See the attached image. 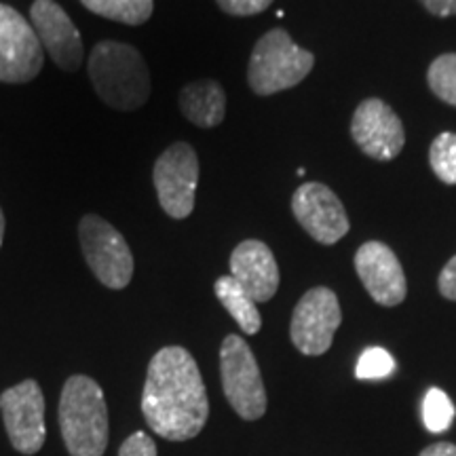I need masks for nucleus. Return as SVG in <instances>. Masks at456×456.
<instances>
[{"label": "nucleus", "mask_w": 456, "mask_h": 456, "mask_svg": "<svg viewBox=\"0 0 456 456\" xmlns=\"http://www.w3.org/2000/svg\"><path fill=\"white\" fill-rule=\"evenodd\" d=\"M142 414L148 427L169 442H188L209 416L205 383L195 357L184 346H163L148 363Z\"/></svg>", "instance_id": "nucleus-1"}, {"label": "nucleus", "mask_w": 456, "mask_h": 456, "mask_svg": "<svg viewBox=\"0 0 456 456\" xmlns=\"http://www.w3.org/2000/svg\"><path fill=\"white\" fill-rule=\"evenodd\" d=\"M87 70L95 94L114 110L131 112L151 98V70L140 51L127 43L102 41L95 45Z\"/></svg>", "instance_id": "nucleus-2"}, {"label": "nucleus", "mask_w": 456, "mask_h": 456, "mask_svg": "<svg viewBox=\"0 0 456 456\" xmlns=\"http://www.w3.org/2000/svg\"><path fill=\"white\" fill-rule=\"evenodd\" d=\"M60 429L70 456H104L108 448V408L94 379L74 374L60 397Z\"/></svg>", "instance_id": "nucleus-3"}, {"label": "nucleus", "mask_w": 456, "mask_h": 456, "mask_svg": "<svg viewBox=\"0 0 456 456\" xmlns=\"http://www.w3.org/2000/svg\"><path fill=\"white\" fill-rule=\"evenodd\" d=\"M315 55L298 47L281 28L266 32L256 43L248 66V83L256 95H275L309 77Z\"/></svg>", "instance_id": "nucleus-4"}, {"label": "nucleus", "mask_w": 456, "mask_h": 456, "mask_svg": "<svg viewBox=\"0 0 456 456\" xmlns=\"http://www.w3.org/2000/svg\"><path fill=\"white\" fill-rule=\"evenodd\" d=\"M220 376L226 402L243 420H258L266 412V389L258 362L241 336L231 334L220 346Z\"/></svg>", "instance_id": "nucleus-5"}, {"label": "nucleus", "mask_w": 456, "mask_h": 456, "mask_svg": "<svg viewBox=\"0 0 456 456\" xmlns=\"http://www.w3.org/2000/svg\"><path fill=\"white\" fill-rule=\"evenodd\" d=\"M78 239L85 260L98 281L110 289L127 288L135 265L121 232L100 216L87 214L78 224Z\"/></svg>", "instance_id": "nucleus-6"}, {"label": "nucleus", "mask_w": 456, "mask_h": 456, "mask_svg": "<svg viewBox=\"0 0 456 456\" xmlns=\"http://www.w3.org/2000/svg\"><path fill=\"white\" fill-rule=\"evenodd\" d=\"M159 203L163 212L174 220H184L195 209L199 184V157L186 142L171 144L157 159L152 169Z\"/></svg>", "instance_id": "nucleus-7"}, {"label": "nucleus", "mask_w": 456, "mask_h": 456, "mask_svg": "<svg viewBox=\"0 0 456 456\" xmlns=\"http://www.w3.org/2000/svg\"><path fill=\"white\" fill-rule=\"evenodd\" d=\"M342 323V311L338 296L330 288H313L296 305L292 313V336L294 346L302 355H323L334 342L336 330Z\"/></svg>", "instance_id": "nucleus-8"}, {"label": "nucleus", "mask_w": 456, "mask_h": 456, "mask_svg": "<svg viewBox=\"0 0 456 456\" xmlns=\"http://www.w3.org/2000/svg\"><path fill=\"white\" fill-rule=\"evenodd\" d=\"M43 61V45L30 21L9 4H0V83H30Z\"/></svg>", "instance_id": "nucleus-9"}, {"label": "nucleus", "mask_w": 456, "mask_h": 456, "mask_svg": "<svg viewBox=\"0 0 456 456\" xmlns=\"http://www.w3.org/2000/svg\"><path fill=\"white\" fill-rule=\"evenodd\" d=\"M4 429L9 442L20 454H37L43 448L47 429H45V395L37 380L11 387L0 395Z\"/></svg>", "instance_id": "nucleus-10"}, {"label": "nucleus", "mask_w": 456, "mask_h": 456, "mask_svg": "<svg viewBox=\"0 0 456 456\" xmlns=\"http://www.w3.org/2000/svg\"><path fill=\"white\" fill-rule=\"evenodd\" d=\"M292 212L298 224L322 245L338 243L351 228L345 205L319 182H306L294 192Z\"/></svg>", "instance_id": "nucleus-11"}, {"label": "nucleus", "mask_w": 456, "mask_h": 456, "mask_svg": "<svg viewBox=\"0 0 456 456\" xmlns=\"http://www.w3.org/2000/svg\"><path fill=\"white\" fill-rule=\"evenodd\" d=\"M351 135L355 144L374 161H391L406 144L402 118L383 100H363L355 108L351 121Z\"/></svg>", "instance_id": "nucleus-12"}, {"label": "nucleus", "mask_w": 456, "mask_h": 456, "mask_svg": "<svg viewBox=\"0 0 456 456\" xmlns=\"http://www.w3.org/2000/svg\"><path fill=\"white\" fill-rule=\"evenodd\" d=\"M32 28L43 49L61 70L74 72L83 64V38L78 28L55 0H34Z\"/></svg>", "instance_id": "nucleus-13"}, {"label": "nucleus", "mask_w": 456, "mask_h": 456, "mask_svg": "<svg viewBox=\"0 0 456 456\" xmlns=\"http://www.w3.org/2000/svg\"><path fill=\"white\" fill-rule=\"evenodd\" d=\"M355 271L366 292L380 306H397L406 300V275L389 245L380 241L363 243L355 254Z\"/></svg>", "instance_id": "nucleus-14"}, {"label": "nucleus", "mask_w": 456, "mask_h": 456, "mask_svg": "<svg viewBox=\"0 0 456 456\" xmlns=\"http://www.w3.org/2000/svg\"><path fill=\"white\" fill-rule=\"evenodd\" d=\"M231 277L252 296L254 302H269L279 289V266L266 243L248 239L231 254Z\"/></svg>", "instance_id": "nucleus-15"}, {"label": "nucleus", "mask_w": 456, "mask_h": 456, "mask_svg": "<svg viewBox=\"0 0 456 456\" xmlns=\"http://www.w3.org/2000/svg\"><path fill=\"white\" fill-rule=\"evenodd\" d=\"M180 110L197 127H218L226 114L224 89L220 83L208 81V78L188 83L180 91Z\"/></svg>", "instance_id": "nucleus-16"}, {"label": "nucleus", "mask_w": 456, "mask_h": 456, "mask_svg": "<svg viewBox=\"0 0 456 456\" xmlns=\"http://www.w3.org/2000/svg\"><path fill=\"white\" fill-rule=\"evenodd\" d=\"M214 292L222 302V306L231 313V317L235 319L237 326L241 328V332L248 336H254L260 332L262 328V317L258 306L252 300L245 289L239 285L231 275L218 277V281L214 285Z\"/></svg>", "instance_id": "nucleus-17"}, {"label": "nucleus", "mask_w": 456, "mask_h": 456, "mask_svg": "<svg viewBox=\"0 0 456 456\" xmlns=\"http://www.w3.org/2000/svg\"><path fill=\"white\" fill-rule=\"evenodd\" d=\"M91 13L127 26H142L151 20L155 0H81Z\"/></svg>", "instance_id": "nucleus-18"}, {"label": "nucleus", "mask_w": 456, "mask_h": 456, "mask_svg": "<svg viewBox=\"0 0 456 456\" xmlns=\"http://www.w3.org/2000/svg\"><path fill=\"white\" fill-rule=\"evenodd\" d=\"M427 81L437 98L450 106H456V53L436 57L427 72Z\"/></svg>", "instance_id": "nucleus-19"}, {"label": "nucleus", "mask_w": 456, "mask_h": 456, "mask_svg": "<svg viewBox=\"0 0 456 456\" xmlns=\"http://www.w3.org/2000/svg\"><path fill=\"white\" fill-rule=\"evenodd\" d=\"M429 163L433 174L444 184H456V134L444 131L433 140L429 148Z\"/></svg>", "instance_id": "nucleus-20"}, {"label": "nucleus", "mask_w": 456, "mask_h": 456, "mask_svg": "<svg viewBox=\"0 0 456 456\" xmlns=\"http://www.w3.org/2000/svg\"><path fill=\"white\" fill-rule=\"evenodd\" d=\"M454 420V406L450 397L437 387L427 391L423 399V423L427 431L431 433H444L450 429Z\"/></svg>", "instance_id": "nucleus-21"}, {"label": "nucleus", "mask_w": 456, "mask_h": 456, "mask_svg": "<svg viewBox=\"0 0 456 456\" xmlns=\"http://www.w3.org/2000/svg\"><path fill=\"white\" fill-rule=\"evenodd\" d=\"M393 370H395V359L391 357V353L380 346H370L359 357L355 376L359 380H380L391 376Z\"/></svg>", "instance_id": "nucleus-22"}, {"label": "nucleus", "mask_w": 456, "mask_h": 456, "mask_svg": "<svg viewBox=\"0 0 456 456\" xmlns=\"http://www.w3.org/2000/svg\"><path fill=\"white\" fill-rule=\"evenodd\" d=\"M118 456H157V444L144 431H135L121 444Z\"/></svg>", "instance_id": "nucleus-23"}, {"label": "nucleus", "mask_w": 456, "mask_h": 456, "mask_svg": "<svg viewBox=\"0 0 456 456\" xmlns=\"http://www.w3.org/2000/svg\"><path fill=\"white\" fill-rule=\"evenodd\" d=\"M218 7L228 15L237 17H248V15H258L262 11H266L273 4V0H216Z\"/></svg>", "instance_id": "nucleus-24"}, {"label": "nucleus", "mask_w": 456, "mask_h": 456, "mask_svg": "<svg viewBox=\"0 0 456 456\" xmlns=\"http://www.w3.org/2000/svg\"><path fill=\"white\" fill-rule=\"evenodd\" d=\"M437 289L444 298L456 302V256H452L442 269L440 279H437Z\"/></svg>", "instance_id": "nucleus-25"}, {"label": "nucleus", "mask_w": 456, "mask_h": 456, "mask_svg": "<svg viewBox=\"0 0 456 456\" xmlns=\"http://www.w3.org/2000/svg\"><path fill=\"white\" fill-rule=\"evenodd\" d=\"M423 7L429 11L431 15L437 17H452L456 15V0H420Z\"/></svg>", "instance_id": "nucleus-26"}, {"label": "nucleus", "mask_w": 456, "mask_h": 456, "mask_svg": "<svg viewBox=\"0 0 456 456\" xmlns=\"http://www.w3.org/2000/svg\"><path fill=\"white\" fill-rule=\"evenodd\" d=\"M419 456H456V446L450 442H437L427 446Z\"/></svg>", "instance_id": "nucleus-27"}, {"label": "nucleus", "mask_w": 456, "mask_h": 456, "mask_svg": "<svg viewBox=\"0 0 456 456\" xmlns=\"http://www.w3.org/2000/svg\"><path fill=\"white\" fill-rule=\"evenodd\" d=\"M3 237H4V216H3V209H0V245H3Z\"/></svg>", "instance_id": "nucleus-28"}]
</instances>
